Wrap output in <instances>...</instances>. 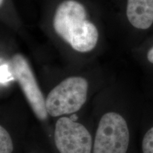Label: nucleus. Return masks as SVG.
<instances>
[{"label":"nucleus","mask_w":153,"mask_h":153,"mask_svg":"<svg viewBox=\"0 0 153 153\" xmlns=\"http://www.w3.org/2000/svg\"><path fill=\"white\" fill-rule=\"evenodd\" d=\"M142 149L143 153H153V126L144 135Z\"/></svg>","instance_id":"nucleus-8"},{"label":"nucleus","mask_w":153,"mask_h":153,"mask_svg":"<svg viewBox=\"0 0 153 153\" xmlns=\"http://www.w3.org/2000/svg\"><path fill=\"white\" fill-rule=\"evenodd\" d=\"M89 85L82 76H70L50 91L45 107L51 117L57 118L79 111L87 99Z\"/></svg>","instance_id":"nucleus-2"},{"label":"nucleus","mask_w":153,"mask_h":153,"mask_svg":"<svg viewBox=\"0 0 153 153\" xmlns=\"http://www.w3.org/2000/svg\"><path fill=\"white\" fill-rule=\"evenodd\" d=\"M14 142L10 134L2 125L0 126V153H13Z\"/></svg>","instance_id":"nucleus-7"},{"label":"nucleus","mask_w":153,"mask_h":153,"mask_svg":"<svg viewBox=\"0 0 153 153\" xmlns=\"http://www.w3.org/2000/svg\"><path fill=\"white\" fill-rule=\"evenodd\" d=\"M129 141V129L125 118L117 112H106L97 126L92 153H126Z\"/></svg>","instance_id":"nucleus-3"},{"label":"nucleus","mask_w":153,"mask_h":153,"mask_svg":"<svg viewBox=\"0 0 153 153\" xmlns=\"http://www.w3.org/2000/svg\"><path fill=\"white\" fill-rule=\"evenodd\" d=\"M53 139L60 153H92L94 141L90 132L72 118L61 116L57 120Z\"/></svg>","instance_id":"nucleus-4"},{"label":"nucleus","mask_w":153,"mask_h":153,"mask_svg":"<svg viewBox=\"0 0 153 153\" xmlns=\"http://www.w3.org/2000/svg\"><path fill=\"white\" fill-rule=\"evenodd\" d=\"M11 70L36 117L41 121L46 120L49 115L45 99L26 57L20 53L15 54L11 60Z\"/></svg>","instance_id":"nucleus-5"},{"label":"nucleus","mask_w":153,"mask_h":153,"mask_svg":"<svg viewBox=\"0 0 153 153\" xmlns=\"http://www.w3.org/2000/svg\"><path fill=\"white\" fill-rule=\"evenodd\" d=\"M129 22L139 29H148L153 23V0H128Z\"/></svg>","instance_id":"nucleus-6"},{"label":"nucleus","mask_w":153,"mask_h":153,"mask_svg":"<svg viewBox=\"0 0 153 153\" xmlns=\"http://www.w3.org/2000/svg\"><path fill=\"white\" fill-rule=\"evenodd\" d=\"M147 57H148V60L149 62L153 64V47H152L149 50Z\"/></svg>","instance_id":"nucleus-9"},{"label":"nucleus","mask_w":153,"mask_h":153,"mask_svg":"<svg viewBox=\"0 0 153 153\" xmlns=\"http://www.w3.org/2000/svg\"><path fill=\"white\" fill-rule=\"evenodd\" d=\"M53 27L57 35L78 52L92 51L98 41L97 28L87 19L85 7L74 0H65L57 7Z\"/></svg>","instance_id":"nucleus-1"},{"label":"nucleus","mask_w":153,"mask_h":153,"mask_svg":"<svg viewBox=\"0 0 153 153\" xmlns=\"http://www.w3.org/2000/svg\"><path fill=\"white\" fill-rule=\"evenodd\" d=\"M3 1H4V0H0V4H1V5H2Z\"/></svg>","instance_id":"nucleus-10"}]
</instances>
